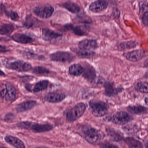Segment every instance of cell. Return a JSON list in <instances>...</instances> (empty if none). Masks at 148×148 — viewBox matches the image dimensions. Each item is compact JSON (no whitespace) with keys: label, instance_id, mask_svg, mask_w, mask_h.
Wrapping results in <instances>:
<instances>
[{"label":"cell","instance_id":"2","mask_svg":"<svg viewBox=\"0 0 148 148\" xmlns=\"http://www.w3.org/2000/svg\"><path fill=\"white\" fill-rule=\"evenodd\" d=\"M17 126L20 128L32 130L33 132L36 133L48 132L54 128V127L49 123L40 124L30 121L21 122L17 123Z\"/></svg>","mask_w":148,"mask_h":148},{"label":"cell","instance_id":"24","mask_svg":"<svg viewBox=\"0 0 148 148\" xmlns=\"http://www.w3.org/2000/svg\"><path fill=\"white\" fill-rule=\"evenodd\" d=\"M124 141L129 148H143L142 143L133 137H127Z\"/></svg>","mask_w":148,"mask_h":148},{"label":"cell","instance_id":"29","mask_svg":"<svg viewBox=\"0 0 148 148\" xmlns=\"http://www.w3.org/2000/svg\"><path fill=\"white\" fill-rule=\"evenodd\" d=\"M137 45V42L134 41L125 42L120 44L118 47V49L120 51H123L127 49H131L135 47Z\"/></svg>","mask_w":148,"mask_h":148},{"label":"cell","instance_id":"7","mask_svg":"<svg viewBox=\"0 0 148 148\" xmlns=\"http://www.w3.org/2000/svg\"><path fill=\"white\" fill-rule=\"evenodd\" d=\"M5 67L8 69L18 72H28L32 69L30 64L21 60H17L11 63H7Z\"/></svg>","mask_w":148,"mask_h":148},{"label":"cell","instance_id":"33","mask_svg":"<svg viewBox=\"0 0 148 148\" xmlns=\"http://www.w3.org/2000/svg\"><path fill=\"white\" fill-rule=\"evenodd\" d=\"M23 55L24 58L30 60H42L44 58V56H42L39 55L29 51H24L23 53Z\"/></svg>","mask_w":148,"mask_h":148},{"label":"cell","instance_id":"3","mask_svg":"<svg viewBox=\"0 0 148 148\" xmlns=\"http://www.w3.org/2000/svg\"><path fill=\"white\" fill-rule=\"evenodd\" d=\"M89 107L92 114L96 117L104 116L108 113V105L100 100H92L89 102Z\"/></svg>","mask_w":148,"mask_h":148},{"label":"cell","instance_id":"28","mask_svg":"<svg viewBox=\"0 0 148 148\" xmlns=\"http://www.w3.org/2000/svg\"><path fill=\"white\" fill-rule=\"evenodd\" d=\"M37 20L31 16L29 15L24 19L23 21V25L27 28H31L35 27L37 24Z\"/></svg>","mask_w":148,"mask_h":148},{"label":"cell","instance_id":"22","mask_svg":"<svg viewBox=\"0 0 148 148\" xmlns=\"http://www.w3.org/2000/svg\"><path fill=\"white\" fill-rule=\"evenodd\" d=\"M127 110L130 113L134 114L140 115L147 113V108L141 105L129 106Z\"/></svg>","mask_w":148,"mask_h":148},{"label":"cell","instance_id":"44","mask_svg":"<svg viewBox=\"0 0 148 148\" xmlns=\"http://www.w3.org/2000/svg\"><path fill=\"white\" fill-rule=\"evenodd\" d=\"M31 1H36V0H31Z\"/></svg>","mask_w":148,"mask_h":148},{"label":"cell","instance_id":"11","mask_svg":"<svg viewBox=\"0 0 148 148\" xmlns=\"http://www.w3.org/2000/svg\"><path fill=\"white\" fill-rule=\"evenodd\" d=\"M108 3L104 0H98L92 3L89 7V9L91 12L98 13L107 8Z\"/></svg>","mask_w":148,"mask_h":148},{"label":"cell","instance_id":"13","mask_svg":"<svg viewBox=\"0 0 148 148\" xmlns=\"http://www.w3.org/2000/svg\"><path fill=\"white\" fill-rule=\"evenodd\" d=\"M145 54V52L143 50L137 49L127 53L126 57L129 61L134 62L141 60L144 57Z\"/></svg>","mask_w":148,"mask_h":148},{"label":"cell","instance_id":"8","mask_svg":"<svg viewBox=\"0 0 148 148\" xmlns=\"http://www.w3.org/2000/svg\"><path fill=\"white\" fill-rule=\"evenodd\" d=\"M51 60L62 62H69L74 60V56L69 52L58 51L50 56Z\"/></svg>","mask_w":148,"mask_h":148},{"label":"cell","instance_id":"38","mask_svg":"<svg viewBox=\"0 0 148 148\" xmlns=\"http://www.w3.org/2000/svg\"><path fill=\"white\" fill-rule=\"evenodd\" d=\"M14 117V115L12 113H9L5 115L4 120L7 121H12Z\"/></svg>","mask_w":148,"mask_h":148},{"label":"cell","instance_id":"4","mask_svg":"<svg viewBox=\"0 0 148 148\" xmlns=\"http://www.w3.org/2000/svg\"><path fill=\"white\" fill-rule=\"evenodd\" d=\"M86 109V104L80 103L74 106L66 114V120L69 122H72L78 120L84 114Z\"/></svg>","mask_w":148,"mask_h":148},{"label":"cell","instance_id":"5","mask_svg":"<svg viewBox=\"0 0 148 148\" xmlns=\"http://www.w3.org/2000/svg\"><path fill=\"white\" fill-rule=\"evenodd\" d=\"M132 120V116L125 111L117 112L107 118L108 121L117 125H125Z\"/></svg>","mask_w":148,"mask_h":148},{"label":"cell","instance_id":"23","mask_svg":"<svg viewBox=\"0 0 148 148\" xmlns=\"http://www.w3.org/2000/svg\"><path fill=\"white\" fill-rule=\"evenodd\" d=\"M15 27L11 23H4L0 25V34L8 35L14 30Z\"/></svg>","mask_w":148,"mask_h":148},{"label":"cell","instance_id":"27","mask_svg":"<svg viewBox=\"0 0 148 148\" xmlns=\"http://www.w3.org/2000/svg\"><path fill=\"white\" fill-rule=\"evenodd\" d=\"M63 6L67 10L73 13H78L81 10L80 7L76 3L68 2L65 3L63 4Z\"/></svg>","mask_w":148,"mask_h":148},{"label":"cell","instance_id":"36","mask_svg":"<svg viewBox=\"0 0 148 148\" xmlns=\"http://www.w3.org/2000/svg\"><path fill=\"white\" fill-rule=\"evenodd\" d=\"M7 10V9L4 4L0 3V16L5 14Z\"/></svg>","mask_w":148,"mask_h":148},{"label":"cell","instance_id":"20","mask_svg":"<svg viewBox=\"0 0 148 148\" xmlns=\"http://www.w3.org/2000/svg\"><path fill=\"white\" fill-rule=\"evenodd\" d=\"M82 74L84 78L90 82L94 81L96 77L94 69L89 65L86 66L83 68V72Z\"/></svg>","mask_w":148,"mask_h":148},{"label":"cell","instance_id":"15","mask_svg":"<svg viewBox=\"0 0 148 148\" xmlns=\"http://www.w3.org/2000/svg\"><path fill=\"white\" fill-rule=\"evenodd\" d=\"M11 39L14 41L21 44H28L33 42V38L27 35L16 33L11 36Z\"/></svg>","mask_w":148,"mask_h":148},{"label":"cell","instance_id":"40","mask_svg":"<svg viewBox=\"0 0 148 148\" xmlns=\"http://www.w3.org/2000/svg\"><path fill=\"white\" fill-rule=\"evenodd\" d=\"M5 73L4 72H3L2 70H0V76H5Z\"/></svg>","mask_w":148,"mask_h":148},{"label":"cell","instance_id":"32","mask_svg":"<svg viewBox=\"0 0 148 148\" xmlns=\"http://www.w3.org/2000/svg\"><path fill=\"white\" fill-rule=\"evenodd\" d=\"M135 89L138 92L144 94H147L148 92V83L147 82H140L135 86Z\"/></svg>","mask_w":148,"mask_h":148},{"label":"cell","instance_id":"30","mask_svg":"<svg viewBox=\"0 0 148 148\" xmlns=\"http://www.w3.org/2000/svg\"><path fill=\"white\" fill-rule=\"evenodd\" d=\"M32 73L38 76L47 75L50 72L49 69L42 66H36L31 69Z\"/></svg>","mask_w":148,"mask_h":148},{"label":"cell","instance_id":"14","mask_svg":"<svg viewBox=\"0 0 148 148\" xmlns=\"http://www.w3.org/2000/svg\"><path fill=\"white\" fill-rule=\"evenodd\" d=\"M78 46L80 49L92 50L97 48L98 44L96 40L86 39L80 41Z\"/></svg>","mask_w":148,"mask_h":148},{"label":"cell","instance_id":"1","mask_svg":"<svg viewBox=\"0 0 148 148\" xmlns=\"http://www.w3.org/2000/svg\"><path fill=\"white\" fill-rule=\"evenodd\" d=\"M80 132L83 138L91 144L99 143L105 137L104 134L101 130L89 126H83Z\"/></svg>","mask_w":148,"mask_h":148},{"label":"cell","instance_id":"21","mask_svg":"<svg viewBox=\"0 0 148 148\" xmlns=\"http://www.w3.org/2000/svg\"><path fill=\"white\" fill-rule=\"evenodd\" d=\"M105 88L106 95L109 97L117 95L123 90L122 88H115L114 84L109 82H107L105 84Z\"/></svg>","mask_w":148,"mask_h":148},{"label":"cell","instance_id":"42","mask_svg":"<svg viewBox=\"0 0 148 148\" xmlns=\"http://www.w3.org/2000/svg\"><path fill=\"white\" fill-rule=\"evenodd\" d=\"M35 148H49L47 147H36Z\"/></svg>","mask_w":148,"mask_h":148},{"label":"cell","instance_id":"43","mask_svg":"<svg viewBox=\"0 0 148 148\" xmlns=\"http://www.w3.org/2000/svg\"><path fill=\"white\" fill-rule=\"evenodd\" d=\"M0 148H7L4 147H0Z\"/></svg>","mask_w":148,"mask_h":148},{"label":"cell","instance_id":"17","mask_svg":"<svg viewBox=\"0 0 148 148\" xmlns=\"http://www.w3.org/2000/svg\"><path fill=\"white\" fill-rule=\"evenodd\" d=\"M42 32L43 38L46 41L53 40L62 36L61 34L49 29H43Z\"/></svg>","mask_w":148,"mask_h":148},{"label":"cell","instance_id":"39","mask_svg":"<svg viewBox=\"0 0 148 148\" xmlns=\"http://www.w3.org/2000/svg\"><path fill=\"white\" fill-rule=\"evenodd\" d=\"M9 51V49L5 46L0 45V53H5Z\"/></svg>","mask_w":148,"mask_h":148},{"label":"cell","instance_id":"35","mask_svg":"<svg viewBox=\"0 0 148 148\" xmlns=\"http://www.w3.org/2000/svg\"><path fill=\"white\" fill-rule=\"evenodd\" d=\"M100 147L101 148H120L114 144L107 142L100 143Z\"/></svg>","mask_w":148,"mask_h":148},{"label":"cell","instance_id":"9","mask_svg":"<svg viewBox=\"0 0 148 148\" xmlns=\"http://www.w3.org/2000/svg\"><path fill=\"white\" fill-rule=\"evenodd\" d=\"M66 98V96L63 93L58 92H50L48 93L44 97L45 101L50 103L60 102Z\"/></svg>","mask_w":148,"mask_h":148},{"label":"cell","instance_id":"12","mask_svg":"<svg viewBox=\"0 0 148 148\" xmlns=\"http://www.w3.org/2000/svg\"><path fill=\"white\" fill-rule=\"evenodd\" d=\"M106 131L108 136L112 141L119 142L124 140L123 134L118 130L111 128H107Z\"/></svg>","mask_w":148,"mask_h":148},{"label":"cell","instance_id":"41","mask_svg":"<svg viewBox=\"0 0 148 148\" xmlns=\"http://www.w3.org/2000/svg\"><path fill=\"white\" fill-rule=\"evenodd\" d=\"M145 102L146 103V104H147L148 103V98L147 97H146V98H145Z\"/></svg>","mask_w":148,"mask_h":148},{"label":"cell","instance_id":"37","mask_svg":"<svg viewBox=\"0 0 148 148\" xmlns=\"http://www.w3.org/2000/svg\"><path fill=\"white\" fill-rule=\"evenodd\" d=\"M142 20L143 24L146 25V26H147L148 23V11H146V12L144 13L143 16H142Z\"/></svg>","mask_w":148,"mask_h":148},{"label":"cell","instance_id":"18","mask_svg":"<svg viewBox=\"0 0 148 148\" xmlns=\"http://www.w3.org/2000/svg\"><path fill=\"white\" fill-rule=\"evenodd\" d=\"M4 140L7 143L16 148H25L24 143L20 139L15 136L7 135L4 137Z\"/></svg>","mask_w":148,"mask_h":148},{"label":"cell","instance_id":"34","mask_svg":"<svg viewBox=\"0 0 148 148\" xmlns=\"http://www.w3.org/2000/svg\"><path fill=\"white\" fill-rule=\"evenodd\" d=\"M4 15L8 18H10L12 21H18L19 18V16L18 13L16 11H13V10H10V11L7 10Z\"/></svg>","mask_w":148,"mask_h":148},{"label":"cell","instance_id":"31","mask_svg":"<svg viewBox=\"0 0 148 148\" xmlns=\"http://www.w3.org/2000/svg\"><path fill=\"white\" fill-rule=\"evenodd\" d=\"M77 54L78 56L81 58L89 59L94 56L95 53L92 50L80 49L77 52Z\"/></svg>","mask_w":148,"mask_h":148},{"label":"cell","instance_id":"26","mask_svg":"<svg viewBox=\"0 0 148 148\" xmlns=\"http://www.w3.org/2000/svg\"><path fill=\"white\" fill-rule=\"evenodd\" d=\"M49 81L48 80H42L37 82L35 85L33 90L34 92H39L45 90L48 87Z\"/></svg>","mask_w":148,"mask_h":148},{"label":"cell","instance_id":"25","mask_svg":"<svg viewBox=\"0 0 148 148\" xmlns=\"http://www.w3.org/2000/svg\"><path fill=\"white\" fill-rule=\"evenodd\" d=\"M83 72V67L80 64H73L69 69V73L70 74L76 76L82 75Z\"/></svg>","mask_w":148,"mask_h":148},{"label":"cell","instance_id":"10","mask_svg":"<svg viewBox=\"0 0 148 148\" xmlns=\"http://www.w3.org/2000/svg\"><path fill=\"white\" fill-rule=\"evenodd\" d=\"M36 103V101H25L17 104L15 108L16 110L18 113L25 112L33 109Z\"/></svg>","mask_w":148,"mask_h":148},{"label":"cell","instance_id":"19","mask_svg":"<svg viewBox=\"0 0 148 148\" xmlns=\"http://www.w3.org/2000/svg\"><path fill=\"white\" fill-rule=\"evenodd\" d=\"M66 28L69 30H72L76 35L82 36L87 34L88 29L85 26H79L74 27L73 25H67L65 26Z\"/></svg>","mask_w":148,"mask_h":148},{"label":"cell","instance_id":"16","mask_svg":"<svg viewBox=\"0 0 148 148\" xmlns=\"http://www.w3.org/2000/svg\"><path fill=\"white\" fill-rule=\"evenodd\" d=\"M6 92L4 101L12 102L16 96V90L14 86L10 83H6Z\"/></svg>","mask_w":148,"mask_h":148},{"label":"cell","instance_id":"6","mask_svg":"<svg viewBox=\"0 0 148 148\" xmlns=\"http://www.w3.org/2000/svg\"><path fill=\"white\" fill-rule=\"evenodd\" d=\"M33 12L39 18L47 19L53 14L54 8L49 4H41L35 7L33 9Z\"/></svg>","mask_w":148,"mask_h":148}]
</instances>
